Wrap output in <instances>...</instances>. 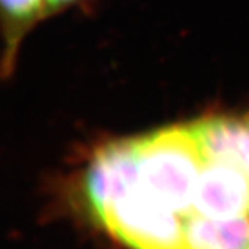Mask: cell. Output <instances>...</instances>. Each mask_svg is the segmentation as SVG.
Wrapping results in <instances>:
<instances>
[{"mask_svg": "<svg viewBox=\"0 0 249 249\" xmlns=\"http://www.w3.org/2000/svg\"><path fill=\"white\" fill-rule=\"evenodd\" d=\"M137 188L175 213L184 232L194 214V199L205 158L190 124L172 126L137 139ZM184 249V248H183Z\"/></svg>", "mask_w": 249, "mask_h": 249, "instance_id": "obj_1", "label": "cell"}, {"mask_svg": "<svg viewBox=\"0 0 249 249\" xmlns=\"http://www.w3.org/2000/svg\"><path fill=\"white\" fill-rule=\"evenodd\" d=\"M137 139L108 142L90 160L83 178L85 199L94 217L139 184Z\"/></svg>", "mask_w": 249, "mask_h": 249, "instance_id": "obj_2", "label": "cell"}, {"mask_svg": "<svg viewBox=\"0 0 249 249\" xmlns=\"http://www.w3.org/2000/svg\"><path fill=\"white\" fill-rule=\"evenodd\" d=\"M240 217H249V178L232 166L205 160L196 187L194 214L190 222Z\"/></svg>", "mask_w": 249, "mask_h": 249, "instance_id": "obj_3", "label": "cell"}, {"mask_svg": "<svg viewBox=\"0 0 249 249\" xmlns=\"http://www.w3.org/2000/svg\"><path fill=\"white\" fill-rule=\"evenodd\" d=\"M190 127L205 160L232 166L249 178V116H208Z\"/></svg>", "mask_w": 249, "mask_h": 249, "instance_id": "obj_4", "label": "cell"}, {"mask_svg": "<svg viewBox=\"0 0 249 249\" xmlns=\"http://www.w3.org/2000/svg\"><path fill=\"white\" fill-rule=\"evenodd\" d=\"M6 40L3 70H10L24 35L46 13V0H1Z\"/></svg>", "mask_w": 249, "mask_h": 249, "instance_id": "obj_5", "label": "cell"}, {"mask_svg": "<svg viewBox=\"0 0 249 249\" xmlns=\"http://www.w3.org/2000/svg\"><path fill=\"white\" fill-rule=\"evenodd\" d=\"M76 0H46V13H55L65 9Z\"/></svg>", "mask_w": 249, "mask_h": 249, "instance_id": "obj_6", "label": "cell"}]
</instances>
